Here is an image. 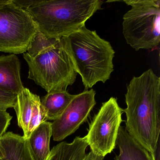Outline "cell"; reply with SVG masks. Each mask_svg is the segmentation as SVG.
<instances>
[{
    "label": "cell",
    "mask_w": 160,
    "mask_h": 160,
    "mask_svg": "<svg viewBox=\"0 0 160 160\" xmlns=\"http://www.w3.org/2000/svg\"><path fill=\"white\" fill-rule=\"evenodd\" d=\"M126 129L153 160L160 147V78L152 69L134 77L125 94Z\"/></svg>",
    "instance_id": "obj_1"
},
{
    "label": "cell",
    "mask_w": 160,
    "mask_h": 160,
    "mask_svg": "<svg viewBox=\"0 0 160 160\" xmlns=\"http://www.w3.org/2000/svg\"><path fill=\"white\" fill-rule=\"evenodd\" d=\"M62 39L86 90L109 79L114 71L115 52L109 42L86 25Z\"/></svg>",
    "instance_id": "obj_2"
},
{
    "label": "cell",
    "mask_w": 160,
    "mask_h": 160,
    "mask_svg": "<svg viewBox=\"0 0 160 160\" xmlns=\"http://www.w3.org/2000/svg\"><path fill=\"white\" fill-rule=\"evenodd\" d=\"M101 0H37L26 10L37 30L48 38L60 39L78 30L102 9Z\"/></svg>",
    "instance_id": "obj_3"
},
{
    "label": "cell",
    "mask_w": 160,
    "mask_h": 160,
    "mask_svg": "<svg viewBox=\"0 0 160 160\" xmlns=\"http://www.w3.org/2000/svg\"><path fill=\"white\" fill-rule=\"evenodd\" d=\"M23 57L29 67V79L48 93L66 90L75 82L77 72L62 38L35 57Z\"/></svg>",
    "instance_id": "obj_4"
},
{
    "label": "cell",
    "mask_w": 160,
    "mask_h": 160,
    "mask_svg": "<svg viewBox=\"0 0 160 160\" xmlns=\"http://www.w3.org/2000/svg\"><path fill=\"white\" fill-rule=\"evenodd\" d=\"M131 6L123 15L122 34L133 48L152 50L160 42V0H125Z\"/></svg>",
    "instance_id": "obj_5"
},
{
    "label": "cell",
    "mask_w": 160,
    "mask_h": 160,
    "mask_svg": "<svg viewBox=\"0 0 160 160\" xmlns=\"http://www.w3.org/2000/svg\"><path fill=\"white\" fill-rule=\"evenodd\" d=\"M29 14L12 0H0V52L24 54L37 32Z\"/></svg>",
    "instance_id": "obj_6"
},
{
    "label": "cell",
    "mask_w": 160,
    "mask_h": 160,
    "mask_svg": "<svg viewBox=\"0 0 160 160\" xmlns=\"http://www.w3.org/2000/svg\"><path fill=\"white\" fill-rule=\"evenodd\" d=\"M123 112L117 98L111 97L108 101L102 103L90 124L88 134L85 136L91 151L104 158L116 148Z\"/></svg>",
    "instance_id": "obj_7"
},
{
    "label": "cell",
    "mask_w": 160,
    "mask_h": 160,
    "mask_svg": "<svg viewBox=\"0 0 160 160\" xmlns=\"http://www.w3.org/2000/svg\"><path fill=\"white\" fill-rule=\"evenodd\" d=\"M95 94L93 89L75 94L62 114L51 122L54 141H62L74 133L87 120L96 105Z\"/></svg>",
    "instance_id": "obj_8"
},
{
    "label": "cell",
    "mask_w": 160,
    "mask_h": 160,
    "mask_svg": "<svg viewBox=\"0 0 160 160\" xmlns=\"http://www.w3.org/2000/svg\"><path fill=\"white\" fill-rule=\"evenodd\" d=\"M20 69V61L15 54L0 56V90L17 95L23 90Z\"/></svg>",
    "instance_id": "obj_9"
},
{
    "label": "cell",
    "mask_w": 160,
    "mask_h": 160,
    "mask_svg": "<svg viewBox=\"0 0 160 160\" xmlns=\"http://www.w3.org/2000/svg\"><path fill=\"white\" fill-rule=\"evenodd\" d=\"M51 137L52 123L46 121L34 129L26 139L30 153L33 160H48L51 153Z\"/></svg>",
    "instance_id": "obj_10"
},
{
    "label": "cell",
    "mask_w": 160,
    "mask_h": 160,
    "mask_svg": "<svg viewBox=\"0 0 160 160\" xmlns=\"http://www.w3.org/2000/svg\"><path fill=\"white\" fill-rule=\"evenodd\" d=\"M0 160H33L26 139L12 132L0 138Z\"/></svg>",
    "instance_id": "obj_11"
},
{
    "label": "cell",
    "mask_w": 160,
    "mask_h": 160,
    "mask_svg": "<svg viewBox=\"0 0 160 160\" xmlns=\"http://www.w3.org/2000/svg\"><path fill=\"white\" fill-rule=\"evenodd\" d=\"M116 145L119 153L115 160H152L149 152L128 133L125 128L120 126Z\"/></svg>",
    "instance_id": "obj_12"
},
{
    "label": "cell",
    "mask_w": 160,
    "mask_h": 160,
    "mask_svg": "<svg viewBox=\"0 0 160 160\" xmlns=\"http://www.w3.org/2000/svg\"><path fill=\"white\" fill-rule=\"evenodd\" d=\"M39 97V95L25 88L17 95V101L14 108L16 112L18 126L23 130V137L25 139L28 138L29 125L34 112L36 101Z\"/></svg>",
    "instance_id": "obj_13"
},
{
    "label": "cell",
    "mask_w": 160,
    "mask_h": 160,
    "mask_svg": "<svg viewBox=\"0 0 160 160\" xmlns=\"http://www.w3.org/2000/svg\"><path fill=\"white\" fill-rule=\"evenodd\" d=\"M88 146L85 137H76L72 143L63 141L55 146L48 160H83Z\"/></svg>",
    "instance_id": "obj_14"
},
{
    "label": "cell",
    "mask_w": 160,
    "mask_h": 160,
    "mask_svg": "<svg viewBox=\"0 0 160 160\" xmlns=\"http://www.w3.org/2000/svg\"><path fill=\"white\" fill-rule=\"evenodd\" d=\"M75 94L67 90L48 92L43 97L41 103L46 114L47 120L58 119L66 109Z\"/></svg>",
    "instance_id": "obj_15"
},
{
    "label": "cell",
    "mask_w": 160,
    "mask_h": 160,
    "mask_svg": "<svg viewBox=\"0 0 160 160\" xmlns=\"http://www.w3.org/2000/svg\"><path fill=\"white\" fill-rule=\"evenodd\" d=\"M60 39H51L37 31L32 38L27 53L31 57H35L42 51L54 45Z\"/></svg>",
    "instance_id": "obj_16"
},
{
    "label": "cell",
    "mask_w": 160,
    "mask_h": 160,
    "mask_svg": "<svg viewBox=\"0 0 160 160\" xmlns=\"http://www.w3.org/2000/svg\"><path fill=\"white\" fill-rule=\"evenodd\" d=\"M17 101V94L0 90V110L14 108Z\"/></svg>",
    "instance_id": "obj_17"
},
{
    "label": "cell",
    "mask_w": 160,
    "mask_h": 160,
    "mask_svg": "<svg viewBox=\"0 0 160 160\" xmlns=\"http://www.w3.org/2000/svg\"><path fill=\"white\" fill-rule=\"evenodd\" d=\"M12 117L5 110H0V138L6 133Z\"/></svg>",
    "instance_id": "obj_18"
},
{
    "label": "cell",
    "mask_w": 160,
    "mask_h": 160,
    "mask_svg": "<svg viewBox=\"0 0 160 160\" xmlns=\"http://www.w3.org/2000/svg\"><path fill=\"white\" fill-rule=\"evenodd\" d=\"M37 1L35 0H12L13 2L16 5L26 11Z\"/></svg>",
    "instance_id": "obj_19"
},
{
    "label": "cell",
    "mask_w": 160,
    "mask_h": 160,
    "mask_svg": "<svg viewBox=\"0 0 160 160\" xmlns=\"http://www.w3.org/2000/svg\"><path fill=\"white\" fill-rule=\"evenodd\" d=\"M104 157L99 156L91 151L89 153L86 154L83 160H103Z\"/></svg>",
    "instance_id": "obj_20"
}]
</instances>
